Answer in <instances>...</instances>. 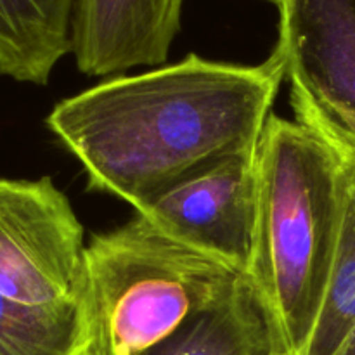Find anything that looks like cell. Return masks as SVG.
<instances>
[{
    "instance_id": "obj_14",
    "label": "cell",
    "mask_w": 355,
    "mask_h": 355,
    "mask_svg": "<svg viewBox=\"0 0 355 355\" xmlns=\"http://www.w3.org/2000/svg\"><path fill=\"white\" fill-rule=\"evenodd\" d=\"M272 355H291V354L286 352V350H279V352H276V354H272Z\"/></svg>"
},
{
    "instance_id": "obj_7",
    "label": "cell",
    "mask_w": 355,
    "mask_h": 355,
    "mask_svg": "<svg viewBox=\"0 0 355 355\" xmlns=\"http://www.w3.org/2000/svg\"><path fill=\"white\" fill-rule=\"evenodd\" d=\"M184 0H76L71 42L89 76L159 66L180 31Z\"/></svg>"
},
{
    "instance_id": "obj_12",
    "label": "cell",
    "mask_w": 355,
    "mask_h": 355,
    "mask_svg": "<svg viewBox=\"0 0 355 355\" xmlns=\"http://www.w3.org/2000/svg\"><path fill=\"white\" fill-rule=\"evenodd\" d=\"M336 355H355V326L352 328V331L349 333V336L345 338L343 345L340 347L338 354Z\"/></svg>"
},
{
    "instance_id": "obj_1",
    "label": "cell",
    "mask_w": 355,
    "mask_h": 355,
    "mask_svg": "<svg viewBox=\"0 0 355 355\" xmlns=\"http://www.w3.org/2000/svg\"><path fill=\"white\" fill-rule=\"evenodd\" d=\"M284 78L276 51L255 66L189 54L62 99L45 123L90 191L135 208L205 166L255 155Z\"/></svg>"
},
{
    "instance_id": "obj_10",
    "label": "cell",
    "mask_w": 355,
    "mask_h": 355,
    "mask_svg": "<svg viewBox=\"0 0 355 355\" xmlns=\"http://www.w3.org/2000/svg\"><path fill=\"white\" fill-rule=\"evenodd\" d=\"M76 0H0V75L47 85L55 64L73 52Z\"/></svg>"
},
{
    "instance_id": "obj_6",
    "label": "cell",
    "mask_w": 355,
    "mask_h": 355,
    "mask_svg": "<svg viewBox=\"0 0 355 355\" xmlns=\"http://www.w3.org/2000/svg\"><path fill=\"white\" fill-rule=\"evenodd\" d=\"M291 97L355 132V0H270Z\"/></svg>"
},
{
    "instance_id": "obj_4",
    "label": "cell",
    "mask_w": 355,
    "mask_h": 355,
    "mask_svg": "<svg viewBox=\"0 0 355 355\" xmlns=\"http://www.w3.org/2000/svg\"><path fill=\"white\" fill-rule=\"evenodd\" d=\"M83 225L51 177H0V295L35 307L87 305Z\"/></svg>"
},
{
    "instance_id": "obj_9",
    "label": "cell",
    "mask_w": 355,
    "mask_h": 355,
    "mask_svg": "<svg viewBox=\"0 0 355 355\" xmlns=\"http://www.w3.org/2000/svg\"><path fill=\"white\" fill-rule=\"evenodd\" d=\"M286 350L248 276L215 307L194 315L141 355H272Z\"/></svg>"
},
{
    "instance_id": "obj_5",
    "label": "cell",
    "mask_w": 355,
    "mask_h": 355,
    "mask_svg": "<svg viewBox=\"0 0 355 355\" xmlns=\"http://www.w3.org/2000/svg\"><path fill=\"white\" fill-rule=\"evenodd\" d=\"M134 210L166 234L248 276L255 245L257 153L205 166Z\"/></svg>"
},
{
    "instance_id": "obj_13",
    "label": "cell",
    "mask_w": 355,
    "mask_h": 355,
    "mask_svg": "<svg viewBox=\"0 0 355 355\" xmlns=\"http://www.w3.org/2000/svg\"><path fill=\"white\" fill-rule=\"evenodd\" d=\"M82 355H107V354L104 352V349L99 345V342H97V340L92 336V342L89 343V347H87L85 352H83Z\"/></svg>"
},
{
    "instance_id": "obj_11",
    "label": "cell",
    "mask_w": 355,
    "mask_h": 355,
    "mask_svg": "<svg viewBox=\"0 0 355 355\" xmlns=\"http://www.w3.org/2000/svg\"><path fill=\"white\" fill-rule=\"evenodd\" d=\"M90 342L87 305L35 307L0 295V355H82Z\"/></svg>"
},
{
    "instance_id": "obj_8",
    "label": "cell",
    "mask_w": 355,
    "mask_h": 355,
    "mask_svg": "<svg viewBox=\"0 0 355 355\" xmlns=\"http://www.w3.org/2000/svg\"><path fill=\"white\" fill-rule=\"evenodd\" d=\"M297 121L321 134L340 159L342 210L331 279L324 305L302 355H336L355 326V132L309 103L291 99Z\"/></svg>"
},
{
    "instance_id": "obj_3",
    "label": "cell",
    "mask_w": 355,
    "mask_h": 355,
    "mask_svg": "<svg viewBox=\"0 0 355 355\" xmlns=\"http://www.w3.org/2000/svg\"><path fill=\"white\" fill-rule=\"evenodd\" d=\"M245 274L135 214L87 245V309L107 355H141L227 300Z\"/></svg>"
},
{
    "instance_id": "obj_2",
    "label": "cell",
    "mask_w": 355,
    "mask_h": 355,
    "mask_svg": "<svg viewBox=\"0 0 355 355\" xmlns=\"http://www.w3.org/2000/svg\"><path fill=\"white\" fill-rule=\"evenodd\" d=\"M342 210L340 159L321 134L270 114L257 148L248 279L291 355L309 345L331 279Z\"/></svg>"
}]
</instances>
